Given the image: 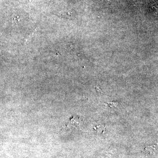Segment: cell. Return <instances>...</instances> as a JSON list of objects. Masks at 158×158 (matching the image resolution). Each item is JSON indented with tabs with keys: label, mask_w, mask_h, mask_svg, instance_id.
<instances>
[{
	"label": "cell",
	"mask_w": 158,
	"mask_h": 158,
	"mask_svg": "<svg viewBox=\"0 0 158 158\" xmlns=\"http://www.w3.org/2000/svg\"><path fill=\"white\" fill-rule=\"evenodd\" d=\"M118 103L114 102H110L106 103L105 105L110 107H115L117 106Z\"/></svg>",
	"instance_id": "1"
},
{
	"label": "cell",
	"mask_w": 158,
	"mask_h": 158,
	"mask_svg": "<svg viewBox=\"0 0 158 158\" xmlns=\"http://www.w3.org/2000/svg\"><path fill=\"white\" fill-rule=\"evenodd\" d=\"M96 128H97L98 132L99 131V130L100 129V133H102V132H103L105 130V127L103 125H99L96 126Z\"/></svg>",
	"instance_id": "2"
},
{
	"label": "cell",
	"mask_w": 158,
	"mask_h": 158,
	"mask_svg": "<svg viewBox=\"0 0 158 158\" xmlns=\"http://www.w3.org/2000/svg\"><path fill=\"white\" fill-rule=\"evenodd\" d=\"M97 1L102 4H107L110 0H97Z\"/></svg>",
	"instance_id": "3"
}]
</instances>
